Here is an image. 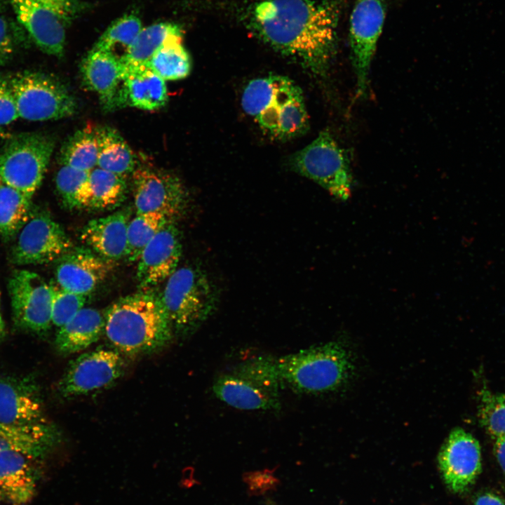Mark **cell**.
Returning <instances> with one entry per match:
<instances>
[{"instance_id":"6da1fadb","label":"cell","mask_w":505,"mask_h":505,"mask_svg":"<svg viewBox=\"0 0 505 505\" xmlns=\"http://www.w3.org/2000/svg\"><path fill=\"white\" fill-rule=\"evenodd\" d=\"M338 20L335 3L316 0H261L249 17L264 43L322 77L335 53Z\"/></svg>"},{"instance_id":"7a4b0ae2","label":"cell","mask_w":505,"mask_h":505,"mask_svg":"<svg viewBox=\"0 0 505 505\" xmlns=\"http://www.w3.org/2000/svg\"><path fill=\"white\" fill-rule=\"evenodd\" d=\"M104 318L109 342L130 356L156 351L174 335L160 296L150 289L119 298L108 307Z\"/></svg>"},{"instance_id":"3957f363","label":"cell","mask_w":505,"mask_h":505,"mask_svg":"<svg viewBox=\"0 0 505 505\" xmlns=\"http://www.w3.org/2000/svg\"><path fill=\"white\" fill-rule=\"evenodd\" d=\"M241 105L262 129L276 139L294 138L309 129L302 89L286 76L269 75L251 80L243 90Z\"/></svg>"},{"instance_id":"277c9868","label":"cell","mask_w":505,"mask_h":505,"mask_svg":"<svg viewBox=\"0 0 505 505\" xmlns=\"http://www.w3.org/2000/svg\"><path fill=\"white\" fill-rule=\"evenodd\" d=\"M282 384L277 359L259 356L219 376L213 391L218 399L234 408L278 410Z\"/></svg>"},{"instance_id":"5b68a950","label":"cell","mask_w":505,"mask_h":505,"mask_svg":"<svg viewBox=\"0 0 505 505\" xmlns=\"http://www.w3.org/2000/svg\"><path fill=\"white\" fill-rule=\"evenodd\" d=\"M160 295L174 333L191 335L213 314L217 292L206 272L195 265L177 269Z\"/></svg>"},{"instance_id":"8992f818","label":"cell","mask_w":505,"mask_h":505,"mask_svg":"<svg viewBox=\"0 0 505 505\" xmlns=\"http://www.w3.org/2000/svg\"><path fill=\"white\" fill-rule=\"evenodd\" d=\"M281 380L302 393L332 391L351 375L353 362L340 344L330 342L277 359Z\"/></svg>"},{"instance_id":"52a82bcc","label":"cell","mask_w":505,"mask_h":505,"mask_svg":"<svg viewBox=\"0 0 505 505\" xmlns=\"http://www.w3.org/2000/svg\"><path fill=\"white\" fill-rule=\"evenodd\" d=\"M55 147V140L39 132L11 135L0 152V180L32 198L39 188Z\"/></svg>"},{"instance_id":"ba28073f","label":"cell","mask_w":505,"mask_h":505,"mask_svg":"<svg viewBox=\"0 0 505 505\" xmlns=\"http://www.w3.org/2000/svg\"><path fill=\"white\" fill-rule=\"evenodd\" d=\"M8 76L19 117L43 121L67 118L76 112L74 97L56 77L32 70Z\"/></svg>"},{"instance_id":"9c48e42d","label":"cell","mask_w":505,"mask_h":505,"mask_svg":"<svg viewBox=\"0 0 505 505\" xmlns=\"http://www.w3.org/2000/svg\"><path fill=\"white\" fill-rule=\"evenodd\" d=\"M291 165L293 170L336 198L346 201L351 196L353 177L348 156L328 130L321 131L313 142L296 152Z\"/></svg>"},{"instance_id":"30bf717a","label":"cell","mask_w":505,"mask_h":505,"mask_svg":"<svg viewBox=\"0 0 505 505\" xmlns=\"http://www.w3.org/2000/svg\"><path fill=\"white\" fill-rule=\"evenodd\" d=\"M130 175L137 214L157 212L176 222L185 213L188 193L175 175L138 163Z\"/></svg>"},{"instance_id":"8fae6325","label":"cell","mask_w":505,"mask_h":505,"mask_svg":"<svg viewBox=\"0 0 505 505\" xmlns=\"http://www.w3.org/2000/svg\"><path fill=\"white\" fill-rule=\"evenodd\" d=\"M15 237L11 260L20 266L55 261L74 248L64 229L44 210L33 209L28 221Z\"/></svg>"},{"instance_id":"7c38bea8","label":"cell","mask_w":505,"mask_h":505,"mask_svg":"<svg viewBox=\"0 0 505 505\" xmlns=\"http://www.w3.org/2000/svg\"><path fill=\"white\" fill-rule=\"evenodd\" d=\"M8 288L15 325L36 334L48 331L53 324V285L36 273L17 270L12 274Z\"/></svg>"},{"instance_id":"4fadbf2b","label":"cell","mask_w":505,"mask_h":505,"mask_svg":"<svg viewBox=\"0 0 505 505\" xmlns=\"http://www.w3.org/2000/svg\"><path fill=\"white\" fill-rule=\"evenodd\" d=\"M123 370V361L118 351L98 348L72 361L58 389L65 398L88 394L111 385Z\"/></svg>"},{"instance_id":"5bb4252c","label":"cell","mask_w":505,"mask_h":505,"mask_svg":"<svg viewBox=\"0 0 505 505\" xmlns=\"http://www.w3.org/2000/svg\"><path fill=\"white\" fill-rule=\"evenodd\" d=\"M385 18L381 0H358L350 18L351 60L356 77V95L363 96Z\"/></svg>"},{"instance_id":"9a60e30c","label":"cell","mask_w":505,"mask_h":505,"mask_svg":"<svg viewBox=\"0 0 505 505\" xmlns=\"http://www.w3.org/2000/svg\"><path fill=\"white\" fill-rule=\"evenodd\" d=\"M438 464L447 487L456 493L465 492L481 471L478 441L463 429H453L440 450Z\"/></svg>"},{"instance_id":"2e32d148","label":"cell","mask_w":505,"mask_h":505,"mask_svg":"<svg viewBox=\"0 0 505 505\" xmlns=\"http://www.w3.org/2000/svg\"><path fill=\"white\" fill-rule=\"evenodd\" d=\"M182 247L175 222H167L144 248L138 259L137 281L147 290L167 280L177 269Z\"/></svg>"},{"instance_id":"e0dca14e","label":"cell","mask_w":505,"mask_h":505,"mask_svg":"<svg viewBox=\"0 0 505 505\" xmlns=\"http://www.w3.org/2000/svg\"><path fill=\"white\" fill-rule=\"evenodd\" d=\"M43 404L32 376H0V423L22 426L46 422Z\"/></svg>"},{"instance_id":"ac0fdd59","label":"cell","mask_w":505,"mask_h":505,"mask_svg":"<svg viewBox=\"0 0 505 505\" xmlns=\"http://www.w3.org/2000/svg\"><path fill=\"white\" fill-rule=\"evenodd\" d=\"M112 263L90 249L73 248L58 260L57 282L65 290L86 296L107 278Z\"/></svg>"},{"instance_id":"d6986e66","label":"cell","mask_w":505,"mask_h":505,"mask_svg":"<svg viewBox=\"0 0 505 505\" xmlns=\"http://www.w3.org/2000/svg\"><path fill=\"white\" fill-rule=\"evenodd\" d=\"M18 22L43 53L57 58L64 55L65 23L50 9L31 0H10Z\"/></svg>"},{"instance_id":"ffe728a7","label":"cell","mask_w":505,"mask_h":505,"mask_svg":"<svg viewBox=\"0 0 505 505\" xmlns=\"http://www.w3.org/2000/svg\"><path fill=\"white\" fill-rule=\"evenodd\" d=\"M83 86L95 93L106 111L115 109L125 66L121 60L105 51L90 50L81 65Z\"/></svg>"},{"instance_id":"44dd1931","label":"cell","mask_w":505,"mask_h":505,"mask_svg":"<svg viewBox=\"0 0 505 505\" xmlns=\"http://www.w3.org/2000/svg\"><path fill=\"white\" fill-rule=\"evenodd\" d=\"M130 208L90 220L83 227L81 241L105 260L116 261L126 257Z\"/></svg>"},{"instance_id":"7402d4cb","label":"cell","mask_w":505,"mask_h":505,"mask_svg":"<svg viewBox=\"0 0 505 505\" xmlns=\"http://www.w3.org/2000/svg\"><path fill=\"white\" fill-rule=\"evenodd\" d=\"M168 101L166 81L148 66L126 67L115 109L129 106L146 111L163 107Z\"/></svg>"},{"instance_id":"603a6c76","label":"cell","mask_w":505,"mask_h":505,"mask_svg":"<svg viewBox=\"0 0 505 505\" xmlns=\"http://www.w3.org/2000/svg\"><path fill=\"white\" fill-rule=\"evenodd\" d=\"M35 460L38 459L15 450L0 452V485L6 501L24 505L32 499L39 477Z\"/></svg>"},{"instance_id":"cb8c5ba5","label":"cell","mask_w":505,"mask_h":505,"mask_svg":"<svg viewBox=\"0 0 505 505\" xmlns=\"http://www.w3.org/2000/svg\"><path fill=\"white\" fill-rule=\"evenodd\" d=\"M58 433L47 421L22 426L0 423V452L15 450L39 459L55 445Z\"/></svg>"},{"instance_id":"d4e9b609","label":"cell","mask_w":505,"mask_h":505,"mask_svg":"<svg viewBox=\"0 0 505 505\" xmlns=\"http://www.w3.org/2000/svg\"><path fill=\"white\" fill-rule=\"evenodd\" d=\"M105 331V318L93 308H82L67 323L59 328L55 344L62 354H70L88 347Z\"/></svg>"},{"instance_id":"484cf974","label":"cell","mask_w":505,"mask_h":505,"mask_svg":"<svg viewBox=\"0 0 505 505\" xmlns=\"http://www.w3.org/2000/svg\"><path fill=\"white\" fill-rule=\"evenodd\" d=\"M97 167L128 176L137 165V157L123 137L108 126H97Z\"/></svg>"},{"instance_id":"4316f807","label":"cell","mask_w":505,"mask_h":505,"mask_svg":"<svg viewBox=\"0 0 505 505\" xmlns=\"http://www.w3.org/2000/svg\"><path fill=\"white\" fill-rule=\"evenodd\" d=\"M87 208L109 210L120 206L128 192L127 177L95 167L88 178Z\"/></svg>"},{"instance_id":"83f0119b","label":"cell","mask_w":505,"mask_h":505,"mask_svg":"<svg viewBox=\"0 0 505 505\" xmlns=\"http://www.w3.org/2000/svg\"><path fill=\"white\" fill-rule=\"evenodd\" d=\"M181 37L182 29L174 23L159 22L143 27L121 61L126 67L147 66L163 44Z\"/></svg>"},{"instance_id":"f1b7e54d","label":"cell","mask_w":505,"mask_h":505,"mask_svg":"<svg viewBox=\"0 0 505 505\" xmlns=\"http://www.w3.org/2000/svg\"><path fill=\"white\" fill-rule=\"evenodd\" d=\"M32 210L31 198L0 180V235L4 240L16 236Z\"/></svg>"},{"instance_id":"f546056e","label":"cell","mask_w":505,"mask_h":505,"mask_svg":"<svg viewBox=\"0 0 505 505\" xmlns=\"http://www.w3.org/2000/svg\"><path fill=\"white\" fill-rule=\"evenodd\" d=\"M97 126L90 124L76 131L64 142L59 157L62 165L90 171L97 167Z\"/></svg>"},{"instance_id":"4dcf8cb0","label":"cell","mask_w":505,"mask_h":505,"mask_svg":"<svg viewBox=\"0 0 505 505\" xmlns=\"http://www.w3.org/2000/svg\"><path fill=\"white\" fill-rule=\"evenodd\" d=\"M181 38L166 41L153 55L148 65L164 81L186 78L191 71V60Z\"/></svg>"},{"instance_id":"1f68e13d","label":"cell","mask_w":505,"mask_h":505,"mask_svg":"<svg viewBox=\"0 0 505 505\" xmlns=\"http://www.w3.org/2000/svg\"><path fill=\"white\" fill-rule=\"evenodd\" d=\"M140 18L128 14L114 21L98 39L92 50L109 52L121 60L142 29Z\"/></svg>"},{"instance_id":"d6a6232c","label":"cell","mask_w":505,"mask_h":505,"mask_svg":"<svg viewBox=\"0 0 505 505\" xmlns=\"http://www.w3.org/2000/svg\"><path fill=\"white\" fill-rule=\"evenodd\" d=\"M170 220L161 213L136 214L130 220L127 232L126 258L130 262L137 261L141 252L158 231Z\"/></svg>"},{"instance_id":"836d02e7","label":"cell","mask_w":505,"mask_h":505,"mask_svg":"<svg viewBox=\"0 0 505 505\" xmlns=\"http://www.w3.org/2000/svg\"><path fill=\"white\" fill-rule=\"evenodd\" d=\"M89 172L61 164L55 182L64 207L69 210L87 208Z\"/></svg>"},{"instance_id":"e575fe53","label":"cell","mask_w":505,"mask_h":505,"mask_svg":"<svg viewBox=\"0 0 505 505\" xmlns=\"http://www.w3.org/2000/svg\"><path fill=\"white\" fill-rule=\"evenodd\" d=\"M478 409L479 424L492 438L505 435V393L482 389Z\"/></svg>"},{"instance_id":"d590c367","label":"cell","mask_w":505,"mask_h":505,"mask_svg":"<svg viewBox=\"0 0 505 505\" xmlns=\"http://www.w3.org/2000/svg\"><path fill=\"white\" fill-rule=\"evenodd\" d=\"M53 289L52 323L60 328L83 308L86 298L53 285Z\"/></svg>"},{"instance_id":"8d00e7d4","label":"cell","mask_w":505,"mask_h":505,"mask_svg":"<svg viewBox=\"0 0 505 505\" xmlns=\"http://www.w3.org/2000/svg\"><path fill=\"white\" fill-rule=\"evenodd\" d=\"M23 31L17 24L3 14H0V65L11 60L17 46L24 43Z\"/></svg>"},{"instance_id":"74e56055","label":"cell","mask_w":505,"mask_h":505,"mask_svg":"<svg viewBox=\"0 0 505 505\" xmlns=\"http://www.w3.org/2000/svg\"><path fill=\"white\" fill-rule=\"evenodd\" d=\"M19 118L8 76L0 74V127Z\"/></svg>"},{"instance_id":"f35d334b","label":"cell","mask_w":505,"mask_h":505,"mask_svg":"<svg viewBox=\"0 0 505 505\" xmlns=\"http://www.w3.org/2000/svg\"><path fill=\"white\" fill-rule=\"evenodd\" d=\"M57 13L66 25L81 11L78 0H31Z\"/></svg>"},{"instance_id":"ab89813d","label":"cell","mask_w":505,"mask_h":505,"mask_svg":"<svg viewBox=\"0 0 505 505\" xmlns=\"http://www.w3.org/2000/svg\"><path fill=\"white\" fill-rule=\"evenodd\" d=\"M494 452L497 462L505 474V435L494 439Z\"/></svg>"},{"instance_id":"60d3db41","label":"cell","mask_w":505,"mask_h":505,"mask_svg":"<svg viewBox=\"0 0 505 505\" xmlns=\"http://www.w3.org/2000/svg\"><path fill=\"white\" fill-rule=\"evenodd\" d=\"M474 505H505V504L499 497L492 493H485L476 498Z\"/></svg>"},{"instance_id":"b9f144b4","label":"cell","mask_w":505,"mask_h":505,"mask_svg":"<svg viewBox=\"0 0 505 505\" xmlns=\"http://www.w3.org/2000/svg\"><path fill=\"white\" fill-rule=\"evenodd\" d=\"M5 335V326L4 323L0 312V341L4 338Z\"/></svg>"},{"instance_id":"7bdbcfd3","label":"cell","mask_w":505,"mask_h":505,"mask_svg":"<svg viewBox=\"0 0 505 505\" xmlns=\"http://www.w3.org/2000/svg\"><path fill=\"white\" fill-rule=\"evenodd\" d=\"M0 501H6V497L4 491L0 485Z\"/></svg>"},{"instance_id":"ee69618b","label":"cell","mask_w":505,"mask_h":505,"mask_svg":"<svg viewBox=\"0 0 505 505\" xmlns=\"http://www.w3.org/2000/svg\"><path fill=\"white\" fill-rule=\"evenodd\" d=\"M6 133L0 127V140L5 136Z\"/></svg>"},{"instance_id":"f6af8a7d","label":"cell","mask_w":505,"mask_h":505,"mask_svg":"<svg viewBox=\"0 0 505 505\" xmlns=\"http://www.w3.org/2000/svg\"><path fill=\"white\" fill-rule=\"evenodd\" d=\"M3 9H4V3H3L2 0H0V14L1 13Z\"/></svg>"}]
</instances>
